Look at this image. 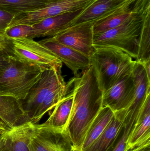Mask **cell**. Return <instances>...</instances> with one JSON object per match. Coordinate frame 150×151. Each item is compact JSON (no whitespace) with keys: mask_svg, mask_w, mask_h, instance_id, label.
I'll return each instance as SVG.
<instances>
[{"mask_svg":"<svg viewBox=\"0 0 150 151\" xmlns=\"http://www.w3.org/2000/svg\"><path fill=\"white\" fill-rule=\"evenodd\" d=\"M61 70L49 69L42 72L39 80L26 97L19 101L28 121L31 122L38 107L54 87L63 79Z\"/></svg>","mask_w":150,"mask_h":151,"instance_id":"obj_6","label":"cell"},{"mask_svg":"<svg viewBox=\"0 0 150 151\" xmlns=\"http://www.w3.org/2000/svg\"><path fill=\"white\" fill-rule=\"evenodd\" d=\"M6 38H28L42 37L40 31L31 25L18 24L7 28L3 35Z\"/></svg>","mask_w":150,"mask_h":151,"instance_id":"obj_24","label":"cell"},{"mask_svg":"<svg viewBox=\"0 0 150 151\" xmlns=\"http://www.w3.org/2000/svg\"><path fill=\"white\" fill-rule=\"evenodd\" d=\"M143 65L144 67L145 72L147 74L148 79L150 81V60L143 63Z\"/></svg>","mask_w":150,"mask_h":151,"instance_id":"obj_28","label":"cell"},{"mask_svg":"<svg viewBox=\"0 0 150 151\" xmlns=\"http://www.w3.org/2000/svg\"><path fill=\"white\" fill-rule=\"evenodd\" d=\"M35 124L26 122L4 133L2 151H30L29 145Z\"/></svg>","mask_w":150,"mask_h":151,"instance_id":"obj_13","label":"cell"},{"mask_svg":"<svg viewBox=\"0 0 150 151\" xmlns=\"http://www.w3.org/2000/svg\"><path fill=\"white\" fill-rule=\"evenodd\" d=\"M59 0H0V9L15 15L46 7Z\"/></svg>","mask_w":150,"mask_h":151,"instance_id":"obj_21","label":"cell"},{"mask_svg":"<svg viewBox=\"0 0 150 151\" xmlns=\"http://www.w3.org/2000/svg\"><path fill=\"white\" fill-rule=\"evenodd\" d=\"M103 93L133 73L135 60L122 50L112 48L95 49L90 57Z\"/></svg>","mask_w":150,"mask_h":151,"instance_id":"obj_2","label":"cell"},{"mask_svg":"<svg viewBox=\"0 0 150 151\" xmlns=\"http://www.w3.org/2000/svg\"><path fill=\"white\" fill-rule=\"evenodd\" d=\"M74 149L64 129L35 124L29 145L30 151H71Z\"/></svg>","mask_w":150,"mask_h":151,"instance_id":"obj_7","label":"cell"},{"mask_svg":"<svg viewBox=\"0 0 150 151\" xmlns=\"http://www.w3.org/2000/svg\"><path fill=\"white\" fill-rule=\"evenodd\" d=\"M38 42L68 67L75 76L78 75L80 71H82L90 66V58L59 42L52 37Z\"/></svg>","mask_w":150,"mask_h":151,"instance_id":"obj_12","label":"cell"},{"mask_svg":"<svg viewBox=\"0 0 150 151\" xmlns=\"http://www.w3.org/2000/svg\"><path fill=\"white\" fill-rule=\"evenodd\" d=\"M69 83L74 99L64 130L74 148L80 151L90 126L102 108L103 92L92 65Z\"/></svg>","mask_w":150,"mask_h":151,"instance_id":"obj_1","label":"cell"},{"mask_svg":"<svg viewBox=\"0 0 150 151\" xmlns=\"http://www.w3.org/2000/svg\"><path fill=\"white\" fill-rule=\"evenodd\" d=\"M15 14L0 9V35H2L14 18Z\"/></svg>","mask_w":150,"mask_h":151,"instance_id":"obj_25","label":"cell"},{"mask_svg":"<svg viewBox=\"0 0 150 151\" xmlns=\"http://www.w3.org/2000/svg\"><path fill=\"white\" fill-rule=\"evenodd\" d=\"M126 109L114 113V115L97 139L84 151H107L122 126Z\"/></svg>","mask_w":150,"mask_h":151,"instance_id":"obj_16","label":"cell"},{"mask_svg":"<svg viewBox=\"0 0 150 151\" xmlns=\"http://www.w3.org/2000/svg\"><path fill=\"white\" fill-rule=\"evenodd\" d=\"M135 84L133 73L127 76L103 93L102 107L114 112L127 109L134 99Z\"/></svg>","mask_w":150,"mask_h":151,"instance_id":"obj_11","label":"cell"},{"mask_svg":"<svg viewBox=\"0 0 150 151\" xmlns=\"http://www.w3.org/2000/svg\"><path fill=\"white\" fill-rule=\"evenodd\" d=\"M150 5V0H125L93 21L94 35L114 28Z\"/></svg>","mask_w":150,"mask_h":151,"instance_id":"obj_8","label":"cell"},{"mask_svg":"<svg viewBox=\"0 0 150 151\" xmlns=\"http://www.w3.org/2000/svg\"><path fill=\"white\" fill-rule=\"evenodd\" d=\"M118 4L114 0H94L74 19L70 26L85 22H93Z\"/></svg>","mask_w":150,"mask_h":151,"instance_id":"obj_20","label":"cell"},{"mask_svg":"<svg viewBox=\"0 0 150 151\" xmlns=\"http://www.w3.org/2000/svg\"><path fill=\"white\" fill-rule=\"evenodd\" d=\"M10 58V55L6 50H0V71L8 66Z\"/></svg>","mask_w":150,"mask_h":151,"instance_id":"obj_27","label":"cell"},{"mask_svg":"<svg viewBox=\"0 0 150 151\" xmlns=\"http://www.w3.org/2000/svg\"><path fill=\"white\" fill-rule=\"evenodd\" d=\"M138 42V56L136 61L143 63L150 60V6L144 15Z\"/></svg>","mask_w":150,"mask_h":151,"instance_id":"obj_23","label":"cell"},{"mask_svg":"<svg viewBox=\"0 0 150 151\" xmlns=\"http://www.w3.org/2000/svg\"><path fill=\"white\" fill-rule=\"evenodd\" d=\"M93 24L90 21L71 26L52 38L90 58L95 50Z\"/></svg>","mask_w":150,"mask_h":151,"instance_id":"obj_10","label":"cell"},{"mask_svg":"<svg viewBox=\"0 0 150 151\" xmlns=\"http://www.w3.org/2000/svg\"><path fill=\"white\" fill-rule=\"evenodd\" d=\"M0 120L10 128L29 122L19 100L13 97L1 94Z\"/></svg>","mask_w":150,"mask_h":151,"instance_id":"obj_15","label":"cell"},{"mask_svg":"<svg viewBox=\"0 0 150 151\" xmlns=\"http://www.w3.org/2000/svg\"><path fill=\"white\" fill-rule=\"evenodd\" d=\"M73 99L74 95L70 87L69 92L55 106L49 118L43 124L54 128L64 129L70 116Z\"/></svg>","mask_w":150,"mask_h":151,"instance_id":"obj_17","label":"cell"},{"mask_svg":"<svg viewBox=\"0 0 150 151\" xmlns=\"http://www.w3.org/2000/svg\"><path fill=\"white\" fill-rule=\"evenodd\" d=\"M93 1L59 0L41 9L16 14L14 16L9 27L18 24L33 25L47 18L85 8Z\"/></svg>","mask_w":150,"mask_h":151,"instance_id":"obj_9","label":"cell"},{"mask_svg":"<svg viewBox=\"0 0 150 151\" xmlns=\"http://www.w3.org/2000/svg\"><path fill=\"white\" fill-rule=\"evenodd\" d=\"M71 151H81L79 150H77V149H75V148H74V149H73V150H72Z\"/></svg>","mask_w":150,"mask_h":151,"instance_id":"obj_32","label":"cell"},{"mask_svg":"<svg viewBox=\"0 0 150 151\" xmlns=\"http://www.w3.org/2000/svg\"><path fill=\"white\" fill-rule=\"evenodd\" d=\"M6 44L3 35H0V50H6Z\"/></svg>","mask_w":150,"mask_h":151,"instance_id":"obj_30","label":"cell"},{"mask_svg":"<svg viewBox=\"0 0 150 151\" xmlns=\"http://www.w3.org/2000/svg\"><path fill=\"white\" fill-rule=\"evenodd\" d=\"M5 123L0 120V135L11 129Z\"/></svg>","mask_w":150,"mask_h":151,"instance_id":"obj_29","label":"cell"},{"mask_svg":"<svg viewBox=\"0 0 150 151\" xmlns=\"http://www.w3.org/2000/svg\"><path fill=\"white\" fill-rule=\"evenodd\" d=\"M150 138V96L148 98L136 126L128 142L127 148Z\"/></svg>","mask_w":150,"mask_h":151,"instance_id":"obj_22","label":"cell"},{"mask_svg":"<svg viewBox=\"0 0 150 151\" xmlns=\"http://www.w3.org/2000/svg\"><path fill=\"white\" fill-rule=\"evenodd\" d=\"M44 70L11 55L9 63L0 71V94L23 100L39 80Z\"/></svg>","mask_w":150,"mask_h":151,"instance_id":"obj_4","label":"cell"},{"mask_svg":"<svg viewBox=\"0 0 150 151\" xmlns=\"http://www.w3.org/2000/svg\"><path fill=\"white\" fill-rule=\"evenodd\" d=\"M125 151H150V138L127 147Z\"/></svg>","mask_w":150,"mask_h":151,"instance_id":"obj_26","label":"cell"},{"mask_svg":"<svg viewBox=\"0 0 150 151\" xmlns=\"http://www.w3.org/2000/svg\"><path fill=\"white\" fill-rule=\"evenodd\" d=\"M70 91V85L69 82L66 83L63 78L49 92L41 103L37 110L31 123L35 124L38 122L47 112L54 108Z\"/></svg>","mask_w":150,"mask_h":151,"instance_id":"obj_18","label":"cell"},{"mask_svg":"<svg viewBox=\"0 0 150 151\" xmlns=\"http://www.w3.org/2000/svg\"><path fill=\"white\" fill-rule=\"evenodd\" d=\"M87 6L75 11L65 12L47 18L34 24L33 26L40 31L42 37H54L70 27L72 21L78 17Z\"/></svg>","mask_w":150,"mask_h":151,"instance_id":"obj_14","label":"cell"},{"mask_svg":"<svg viewBox=\"0 0 150 151\" xmlns=\"http://www.w3.org/2000/svg\"><path fill=\"white\" fill-rule=\"evenodd\" d=\"M4 37L6 50L11 56L44 70H61L63 65L61 61L38 42L28 38L9 39Z\"/></svg>","mask_w":150,"mask_h":151,"instance_id":"obj_5","label":"cell"},{"mask_svg":"<svg viewBox=\"0 0 150 151\" xmlns=\"http://www.w3.org/2000/svg\"><path fill=\"white\" fill-rule=\"evenodd\" d=\"M131 16L118 26L100 34L93 39L94 48H112L122 50L136 60L138 56L139 37L144 15L147 8Z\"/></svg>","mask_w":150,"mask_h":151,"instance_id":"obj_3","label":"cell"},{"mask_svg":"<svg viewBox=\"0 0 150 151\" xmlns=\"http://www.w3.org/2000/svg\"><path fill=\"white\" fill-rule=\"evenodd\" d=\"M114 115L108 106H103L90 126L85 137L81 151H85L101 135Z\"/></svg>","mask_w":150,"mask_h":151,"instance_id":"obj_19","label":"cell"},{"mask_svg":"<svg viewBox=\"0 0 150 151\" xmlns=\"http://www.w3.org/2000/svg\"><path fill=\"white\" fill-rule=\"evenodd\" d=\"M114 1L116 2L117 3L119 4L121 3L123 1H125V0H114Z\"/></svg>","mask_w":150,"mask_h":151,"instance_id":"obj_31","label":"cell"}]
</instances>
